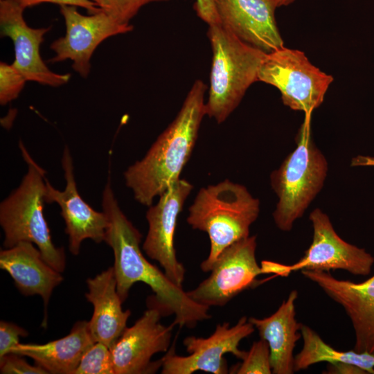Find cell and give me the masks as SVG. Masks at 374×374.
<instances>
[{"mask_svg":"<svg viewBox=\"0 0 374 374\" xmlns=\"http://www.w3.org/2000/svg\"><path fill=\"white\" fill-rule=\"evenodd\" d=\"M102 208L109 220L105 242L114 253L113 267L122 302L127 299L133 285L141 282L153 292L148 303L159 307L164 315H174L175 325L192 328L210 319L209 307L193 301L182 287L173 283L143 256L140 248L142 235L121 209L110 177L103 191Z\"/></svg>","mask_w":374,"mask_h":374,"instance_id":"6da1fadb","label":"cell"},{"mask_svg":"<svg viewBox=\"0 0 374 374\" xmlns=\"http://www.w3.org/2000/svg\"><path fill=\"white\" fill-rule=\"evenodd\" d=\"M208 87L197 80L175 118L158 136L145 155L124 172L126 186L141 204L150 206L180 174L190 157L206 115Z\"/></svg>","mask_w":374,"mask_h":374,"instance_id":"7a4b0ae2","label":"cell"},{"mask_svg":"<svg viewBox=\"0 0 374 374\" xmlns=\"http://www.w3.org/2000/svg\"><path fill=\"white\" fill-rule=\"evenodd\" d=\"M260 212V202L247 188L228 179L202 188L188 208L187 222L206 232L210 239L208 256L200 267L210 272L220 253L249 236L251 225Z\"/></svg>","mask_w":374,"mask_h":374,"instance_id":"3957f363","label":"cell"},{"mask_svg":"<svg viewBox=\"0 0 374 374\" xmlns=\"http://www.w3.org/2000/svg\"><path fill=\"white\" fill-rule=\"evenodd\" d=\"M19 145L28 171L19 186L0 204L3 247L10 248L21 242H31L50 266L62 273L66 267L64 250L54 245L43 213L46 171L33 159L21 141Z\"/></svg>","mask_w":374,"mask_h":374,"instance_id":"277c9868","label":"cell"},{"mask_svg":"<svg viewBox=\"0 0 374 374\" xmlns=\"http://www.w3.org/2000/svg\"><path fill=\"white\" fill-rule=\"evenodd\" d=\"M296 147L270 175V184L278 201L273 213L276 226L290 231L322 189L328 170V161L314 144L311 114H305L296 136Z\"/></svg>","mask_w":374,"mask_h":374,"instance_id":"5b68a950","label":"cell"},{"mask_svg":"<svg viewBox=\"0 0 374 374\" xmlns=\"http://www.w3.org/2000/svg\"><path fill=\"white\" fill-rule=\"evenodd\" d=\"M213 51L206 115L222 123L257 80L264 51L243 42L220 24L208 26Z\"/></svg>","mask_w":374,"mask_h":374,"instance_id":"8992f818","label":"cell"},{"mask_svg":"<svg viewBox=\"0 0 374 374\" xmlns=\"http://www.w3.org/2000/svg\"><path fill=\"white\" fill-rule=\"evenodd\" d=\"M257 80L277 88L291 109L312 114L323 103L333 78L312 64L303 51L283 46L266 54Z\"/></svg>","mask_w":374,"mask_h":374,"instance_id":"52a82bcc","label":"cell"},{"mask_svg":"<svg viewBox=\"0 0 374 374\" xmlns=\"http://www.w3.org/2000/svg\"><path fill=\"white\" fill-rule=\"evenodd\" d=\"M309 219L313 227V238L303 256L292 265L262 260V274L287 277L293 271L303 269L328 272L343 269L360 276L371 273L374 257L364 249L344 240L336 233L328 215L315 208Z\"/></svg>","mask_w":374,"mask_h":374,"instance_id":"ba28073f","label":"cell"},{"mask_svg":"<svg viewBox=\"0 0 374 374\" xmlns=\"http://www.w3.org/2000/svg\"><path fill=\"white\" fill-rule=\"evenodd\" d=\"M256 237L248 236L226 247L209 276L187 292L195 302L208 307L224 306L240 292L258 284L262 274L256 258Z\"/></svg>","mask_w":374,"mask_h":374,"instance_id":"9c48e42d","label":"cell"},{"mask_svg":"<svg viewBox=\"0 0 374 374\" xmlns=\"http://www.w3.org/2000/svg\"><path fill=\"white\" fill-rule=\"evenodd\" d=\"M255 327L247 317H241L233 326L229 323L218 324L213 333L206 338L189 336L183 344L188 353L180 356L175 349L168 350L161 358L162 374H192L204 371L213 374H226L228 365L224 355L231 353L242 359L246 351L240 350V341L251 335Z\"/></svg>","mask_w":374,"mask_h":374,"instance_id":"30bf717a","label":"cell"},{"mask_svg":"<svg viewBox=\"0 0 374 374\" xmlns=\"http://www.w3.org/2000/svg\"><path fill=\"white\" fill-rule=\"evenodd\" d=\"M148 306L110 348L114 374L154 373L161 367V359H151L155 354L169 350L175 324L163 325L160 321L164 315L162 310L152 303H148Z\"/></svg>","mask_w":374,"mask_h":374,"instance_id":"8fae6325","label":"cell"},{"mask_svg":"<svg viewBox=\"0 0 374 374\" xmlns=\"http://www.w3.org/2000/svg\"><path fill=\"white\" fill-rule=\"evenodd\" d=\"M193 188L187 180L179 179L159 196L156 204L149 206L145 216L148 231L143 250L159 263L173 283L181 287L186 270L177 258L174 238L178 215Z\"/></svg>","mask_w":374,"mask_h":374,"instance_id":"7c38bea8","label":"cell"},{"mask_svg":"<svg viewBox=\"0 0 374 374\" xmlns=\"http://www.w3.org/2000/svg\"><path fill=\"white\" fill-rule=\"evenodd\" d=\"M60 8L66 34L51 44L55 55L49 62L54 63L70 59L73 61V69L83 78L87 77L92 54L103 40L133 29L131 24H121L103 10L83 15L75 6L61 5Z\"/></svg>","mask_w":374,"mask_h":374,"instance_id":"4fadbf2b","label":"cell"},{"mask_svg":"<svg viewBox=\"0 0 374 374\" xmlns=\"http://www.w3.org/2000/svg\"><path fill=\"white\" fill-rule=\"evenodd\" d=\"M62 166L66 180L62 191L55 188L46 178L44 201L57 203L65 222L69 249L73 256L80 253L83 240L90 239L96 243L105 242L109 224L106 213L97 211L83 200L76 186L70 150L66 145L62 157Z\"/></svg>","mask_w":374,"mask_h":374,"instance_id":"5bb4252c","label":"cell"},{"mask_svg":"<svg viewBox=\"0 0 374 374\" xmlns=\"http://www.w3.org/2000/svg\"><path fill=\"white\" fill-rule=\"evenodd\" d=\"M24 10L14 0H0L1 36L8 37L13 42V66L27 81L52 87L66 84L71 75L51 71L40 55V45L50 28H33L28 26L23 17Z\"/></svg>","mask_w":374,"mask_h":374,"instance_id":"9a60e30c","label":"cell"},{"mask_svg":"<svg viewBox=\"0 0 374 374\" xmlns=\"http://www.w3.org/2000/svg\"><path fill=\"white\" fill-rule=\"evenodd\" d=\"M301 274L344 309L355 332L353 350L374 354V274L355 283L337 279L328 271L303 269Z\"/></svg>","mask_w":374,"mask_h":374,"instance_id":"2e32d148","label":"cell"},{"mask_svg":"<svg viewBox=\"0 0 374 374\" xmlns=\"http://www.w3.org/2000/svg\"><path fill=\"white\" fill-rule=\"evenodd\" d=\"M219 24L266 53L284 46L274 0H213Z\"/></svg>","mask_w":374,"mask_h":374,"instance_id":"e0dca14e","label":"cell"},{"mask_svg":"<svg viewBox=\"0 0 374 374\" xmlns=\"http://www.w3.org/2000/svg\"><path fill=\"white\" fill-rule=\"evenodd\" d=\"M0 268L10 276L21 294L40 296L46 308L53 290L63 280L61 273L50 266L39 249L29 242L1 250Z\"/></svg>","mask_w":374,"mask_h":374,"instance_id":"ac0fdd59","label":"cell"},{"mask_svg":"<svg viewBox=\"0 0 374 374\" xmlns=\"http://www.w3.org/2000/svg\"><path fill=\"white\" fill-rule=\"evenodd\" d=\"M87 285L85 297L93 306L89 321L91 335L95 342L111 348L127 328L131 315L130 310L122 308L113 266L88 278Z\"/></svg>","mask_w":374,"mask_h":374,"instance_id":"d6986e66","label":"cell"},{"mask_svg":"<svg viewBox=\"0 0 374 374\" xmlns=\"http://www.w3.org/2000/svg\"><path fill=\"white\" fill-rule=\"evenodd\" d=\"M296 290L271 315L264 319L249 318L258 331L260 339L266 341L270 351V363L274 374H292L294 371V349L301 337V323L296 319Z\"/></svg>","mask_w":374,"mask_h":374,"instance_id":"ffe728a7","label":"cell"},{"mask_svg":"<svg viewBox=\"0 0 374 374\" xmlns=\"http://www.w3.org/2000/svg\"><path fill=\"white\" fill-rule=\"evenodd\" d=\"M94 343L89 321H78L64 337L44 344L19 343L10 353L33 359L48 373L73 374L84 353Z\"/></svg>","mask_w":374,"mask_h":374,"instance_id":"44dd1931","label":"cell"},{"mask_svg":"<svg viewBox=\"0 0 374 374\" xmlns=\"http://www.w3.org/2000/svg\"><path fill=\"white\" fill-rule=\"evenodd\" d=\"M303 345L294 357V371L305 370L319 362L346 363L357 366L367 373L374 374V354L354 350L339 351L326 344L311 328L301 325Z\"/></svg>","mask_w":374,"mask_h":374,"instance_id":"7402d4cb","label":"cell"},{"mask_svg":"<svg viewBox=\"0 0 374 374\" xmlns=\"http://www.w3.org/2000/svg\"><path fill=\"white\" fill-rule=\"evenodd\" d=\"M73 374H114L110 348L95 342L84 353Z\"/></svg>","mask_w":374,"mask_h":374,"instance_id":"603a6c76","label":"cell"},{"mask_svg":"<svg viewBox=\"0 0 374 374\" xmlns=\"http://www.w3.org/2000/svg\"><path fill=\"white\" fill-rule=\"evenodd\" d=\"M242 362L235 368L237 374H270V351L267 342L262 339L253 343L242 359Z\"/></svg>","mask_w":374,"mask_h":374,"instance_id":"cb8c5ba5","label":"cell"},{"mask_svg":"<svg viewBox=\"0 0 374 374\" xmlns=\"http://www.w3.org/2000/svg\"><path fill=\"white\" fill-rule=\"evenodd\" d=\"M96 6L121 24H130V21L146 4L165 2L169 0H91Z\"/></svg>","mask_w":374,"mask_h":374,"instance_id":"d4e9b609","label":"cell"},{"mask_svg":"<svg viewBox=\"0 0 374 374\" xmlns=\"http://www.w3.org/2000/svg\"><path fill=\"white\" fill-rule=\"evenodd\" d=\"M24 76L13 66L0 63V103L2 105L17 98L26 82Z\"/></svg>","mask_w":374,"mask_h":374,"instance_id":"484cf974","label":"cell"},{"mask_svg":"<svg viewBox=\"0 0 374 374\" xmlns=\"http://www.w3.org/2000/svg\"><path fill=\"white\" fill-rule=\"evenodd\" d=\"M22 356L10 353L0 358L1 374H46L44 368L37 364L30 365Z\"/></svg>","mask_w":374,"mask_h":374,"instance_id":"4316f807","label":"cell"},{"mask_svg":"<svg viewBox=\"0 0 374 374\" xmlns=\"http://www.w3.org/2000/svg\"><path fill=\"white\" fill-rule=\"evenodd\" d=\"M28 332L17 324L1 321L0 322V358L10 353L19 344L20 337L28 336Z\"/></svg>","mask_w":374,"mask_h":374,"instance_id":"83f0119b","label":"cell"},{"mask_svg":"<svg viewBox=\"0 0 374 374\" xmlns=\"http://www.w3.org/2000/svg\"><path fill=\"white\" fill-rule=\"evenodd\" d=\"M23 9L32 7L42 3H53L61 5L73 6L75 7H82L92 15L97 13L102 10L91 0H14Z\"/></svg>","mask_w":374,"mask_h":374,"instance_id":"f1b7e54d","label":"cell"},{"mask_svg":"<svg viewBox=\"0 0 374 374\" xmlns=\"http://www.w3.org/2000/svg\"><path fill=\"white\" fill-rule=\"evenodd\" d=\"M193 8L197 15L208 26L219 24L213 0H195Z\"/></svg>","mask_w":374,"mask_h":374,"instance_id":"f546056e","label":"cell"},{"mask_svg":"<svg viewBox=\"0 0 374 374\" xmlns=\"http://www.w3.org/2000/svg\"><path fill=\"white\" fill-rule=\"evenodd\" d=\"M327 373L337 374H365L367 373L362 368L346 363L330 364L328 366Z\"/></svg>","mask_w":374,"mask_h":374,"instance_id":"4dcf8cb0","label":"cell"},{"mask_svg":"<svg viewBox=\"0 0 374 374\" xmlns=\"http://www.w3.org/2000/svg\"><path fill=\"white\" fill-rule=\"evenodd\" d=\"M277 7L287 6L294 3L296 0H274Z\"/></svg>","mask_w":374,"mask_h":374,"instance_id":"1f68e13d","label":"cell"}]
</instances>
